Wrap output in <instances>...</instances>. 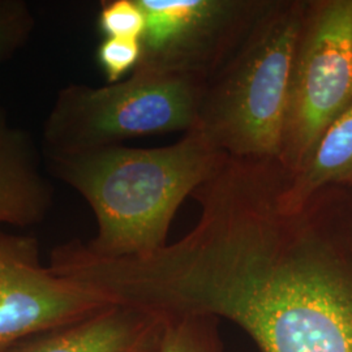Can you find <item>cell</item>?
Wrapping results in <instances>:
<instances>
[{"label": "cell", "mask_w": 352, "mask_h": 352, "mask_svg": "<svg viewBox=\"0 0 352 352\" xmlns=\"http://www.w3.org/2000/svg\"><path fill=\"white\" fill-rule=\"evenodd\" d=\"M162 322L164 330L157 352H225L217 318L186 316Z\"/></svg>", "instance_id": "8fae6325"}, {"label": "cell", "mask_w": 352, "mask_h": 352, "mask_svg": "<svg viewBox=\"0 0 352 352\" xmlns=\"http://www.w3.org/2000/svg\"><path fill=\"white\" fill-rule=\"evenodd\" d=\"M146 17L138 68L206 82L269 0H138Z\"/></svg>", "instance_id": "8992f818"}, {"label": "cell", "mask_w": 352, "mask_h": 352, "mask_svg": "<svg viewBox=\"0 0 352 352\" xmlns=\"http://www.w3.org/2000/svg\"><path fill=\"white\" fill-rule=\"evenodd\" d=\"M34 29V16L24 0H0V65L20 50Z\"/></svg>", "instance_id": "7c38bea8"}, {"label": "cell", "mask_w": 352, "mask_h": 352, "mask_svg": "<svg viewBox=\"0 0 352 352\" xmlns=\"http://www.w3.org/2000/svg\"><path fill=\"white\" fill-rule=\"evenodd\" d=\"M287 174L278 160L228 157L192 193L201 215L182 239L124 257L74 240L52 267L161 321L228 320L261 352H352V187L292 206Z\"/></svg>", "instance_id": "6da1fadb"}, {"label": "cell", "mask_w": 352, "mask_h": 352, "mask_svg": "<svg viewBox=\"0 0 352 352\" xmlns=\"http://www.w3.org/2000/svg\"><path fill=\"white\" fill-rule=\"evenodd\" d=\"M141 41L128 38H104L97 49V62L110 84L133 72L141 60Z\"/></svg>", "instance_id": "5bb4252c"}, {"label": "cell", "mask_w": 352, "mask_h": 352, "mask_svg": "<svg viewBox=\"0 0 352 352\" xmlns=\"http://www.w3.org/2000/svg\"><path fill=\"white\" fill-rule=\"evenodd\" d=\"M352 103V0H308L278 161L296 173Z\"/></svg>", "instance_id": "5b68a950"}, {"label": "cell", "mask_w": 352, "mask_h": 352, "mask_svg": "<svg viewBox=\"0 0 352 352\" xmlns=\"http://www.w3.org/2000/svg\"><path fill=\"white\" fill-rule=\"evenodd\" d=\"M146 17L138 0L103 1L98 13V29L104 38L141 39Z\"/></svg>", "instance_id": "4fadbf2b"}, {"label": "cell", "mask_w": 352, "mask_h": 352, "mask_svg": "<svg viewBox=\"0 0 352 352\" xmlns=\"http://www.w3.org/2000/svg\"><path fill=\"white\" fill-rule=\"evenodd\" d=\"M228 155L197 131L153 149L113 145L45 155L50 175L77 190L97 218V236L85 243L104 257L138 256L167 245L183 201L225 164Z\"/></svg>", "instance_id": "7a4b0ae2"}, {"label": "cell", "mask_w": 352, "mask_h": 352, "mask_svg": "<svg viewBox=\"0 0 352 352\" xmlns=\"http://www.w3.org/2000/svg\"><path fill=\"white\" fill-rule=\"evenodd\" d=\"M164 322L110 305L72 325L26 340L10 352H157Z\"/></svg>", "instance_id": "9c48e42d"}, {"label": "cell", "mask_w": 352, "mask_h": 352, "mask_svg": "<svg viewBox=\"0 0 352 352\" xmlns=\"http://www.w3.org/2000/svg\"><path fill=\"white\" fill-rule=\"evenodd\" d=\"M110 305L94 291L41 264L34 238L0 230V352Z\"/></svg>", "instance_id": "52a82bcc"}, {"label": "cell", "mask_w": 352, "mask_h": 352, "mask_svg": "<svg viewBox=\"0 0 352 352\" xmlns=\"http://www.w3.org/2000/svg\"><path fill=\"white\" fill-rule=\"evenodd\" d=\"M307 7L308 0H269L236 50L206 81L192 131L228 157L279 158Z\"/></svg>", "instance_id": "3957f363"}, {"label": "cell", "mask_w": 352, "mask_h": 352, "mask_svg": "<svg viewBox=\"0 0 352 352\" xmlns=\"http://www.w3.org/2000/svg\"><path fill=\"white\" fill-rule=\"evenodd\" d=\"M327 187H352V103L327 126L302 167L289 171L283 199L296 206Z\"/></svg>", "instance_id": "30bf717a"}, {"label": "cell", "mask_w": 352, "mask_h": 352, "mask_svg": "<svg viewBox=\"0 0 352 352\" xmlns=\"http://www.w3.org/2000/svg\"><path fill=\"white\" fill-rule=\"evenodd\" d=\"M206 82L136 68L124 81L59 90L43 126V155L122 145L195 129Z\"/></svg>", "instance_id": "277c9868"}, {"label": "cell", "mask_w": 352, "mask_h": 352, "mask_svg": "<svg viewBox=\"0 0 352 352\" xmlns=\"http://www.w3.org/2000/svg\"><path fill=\"white\" fill-rule=\"evenodd\" d=\"M33 136L0 109V225L30 227L54 205V187L42 170Z\"/></svg>", "instance_id": "ba28073f"}]
</instances>
